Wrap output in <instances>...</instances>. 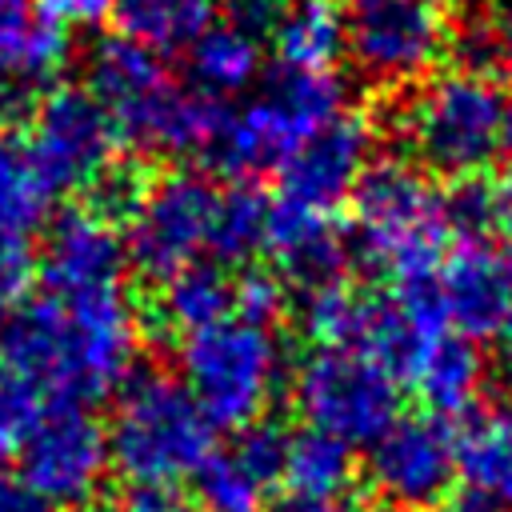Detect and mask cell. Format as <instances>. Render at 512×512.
Wrapping results in <instances>:
<instances>
[{
    "mask_svg": "<svg viewBox=\"0 0 512 512\" xmlns=\"http://www.w3.org/2000/svg\"><path fill=\"white\" fill-rule=\"evenodd\" d=\"M128 244L108 208H72L52 220L44 244V288L48 292H100L124 288Z\"/></svg>",
    "mask_w": 512,
    "mask_h": 512,
    "instance_id": "obj_15",
    "label": "cell"
},
{
    "mask_svg": "<svg viewBox=\"0 0 512 512\" xmlns=\"http://www.w3.org/2000/svg\"><path fill=\"white\" fill-rule=\"evenodd\" d=\"M264 28L224 12L220 20H212L192 44H188V72H192V88L228 100L248 92L260 72H264Z\"/></svg>",
    "mask_w": 512,
    "mask_h": 512,
    "instance_id": "obj_21",
    "label": "cell"
},
{
    "mask_svg": "<svg viewBox=\"0 0 512 512\" xmlns=\"http://www.w3.org/2000/svg\"><path fill=\"white\" fill-rule=\"evenodd\" d=\"M236 312L260 324H272L284 312V280L272 272H248L236 280Z\"/></svg>",
    "mask_w": 512,
    "mask_h": 512,
    "instance_id": "obj_32",
    "label": "cell"
},
{
    "mask_svg": "<svg viewBox=\"0 0 512 512\" xmlns=\"http://www.w3.org/2000/svg\"><path fill=\"white\" fill-rule=\"evenodd\" d=\"M232 312H236V280L212 260L188 264V268L172 272L168 280H160L156 320H160V328H168L176 336L200 332Z\"/></svg>",
    "mask_w": 512,
    "mask_h": 512,
    "instance_id": "obj_26",
    "label": "cell"
},
{
    "mask_svg": "<svg viewBox=\"0 0 512 512\" xmlns=\"http://www.w3.org/2000/svg\"><path fill=\"white\" fill-rule=\"evenodd\" d=\"M372 148H376L372 120L356 108L336 112L280 168V196L276 200L336 216V208L352 200L360 176L368 172Z\"/></svg>",
    "mask_w": 512,
    "mask_h": 512,
    "instance_id": "obj_14",
    "label": "cell"
},
{
    "mask_svg": "<svg viewBox=\"0 0 512 512\" xmlns=\"http://www.w3.org/2000/svg\"><path fill=\"white\" fill-rule=\"evenodd\" d=\"M32 284V252L28 240L0 236V324L24 304Z\"/></svg>",
    "mask_w": 512,
    "mask_h": 512,
    "instance_id": "obj_31",
    "label": "cell"
},
{
    "mask_svg": "<svg viewBox=\"0 0 512 512\" xmlns=\"http://www.w3.org/2000/svg\"><path fill=\"white\" fill-rule=\"evenodd\" d=\"M344 80L336 72H276L240 112H228L216 160L236 176L280 172L292 152L344 112Z\"/></svg>",
    "mask_w": 512,
    "mask_h": 512,
    "instance_id": "obj_7",
    "label": "cell"
},
{
    "mask_svg": "<svg viewBox=\"0 0 512 512\" xmlns=\"http://www.w3.org/2000/svg\"><path fill=\"white\" fill-rule=\"evenodd\" d=\"M484 372L488 368H484L480 348L456 336L452 328H440L416 348L400 384H408L436 416H456L476 404L484 388Z\"/></svg>",
    "mask_w": 512,
    "mask_h": 512,
    "instance_id": "obj_19",
    "label": "cell"
},
{
    "mask_svg": "<svg viewBox=\"0 0 512 512\" xmlns=\"http://www.w3.org/2000/svg\"><path fill=\"white\" fill-rule=\"evenodd\" d=\"M44 416H48V396L24 372L0 360V460L20 456Z\"/></svg>",
    "mask_w": 512,
    "mask_h": 512,
    "instance_id": "obj_30",
    "label": "cell"
},
{
    "mask_svg": "<svg viewBox=\"0 0 512 512\" xmlns=\"http://www.w3.org/2000/svg\"><path fill=\"white\" fill-rule=\"evenodd\" d=\"M120 36L152 52H188V44L212 24L208 0H116Z\"/></svg>",
    "mask_w": 512,
    "mask_h": 512,
    "instance_id": "obj_28",
    "label": "cell"
},
{
    "mask_svg": "<svg viewBox=\"0 0 512 512\" xmlns=\"http://www.w3.org/2000/svg\"><path fill=\"white\" fill-rule=\"evenodd\" d=\"M0 512H56V504H48L20 472L0 468Z\"/></svg>",
    "mask_w": 512,
    "mask_h": 512,
    "instance_id": "obj_34",
    "label": "cell"
},
{
    "mask_svg": "<svg viewBox=\"0 0 512 512\" xmlns=\"http://www.w3.org/2000/svg\"><path fill=\"white\" fill-rule=\"evenodd\" d=\"M264 248L272 252L276 272L284 280L312 292L344 280L352 240L336 228L332 212H312L288 200H272L264 220Z\"/></svg>",
    "mask_w": 512,
    "mask_h": 512,
    "instance_id": "obj_17",
    "label": "cell"
},
{
    "mask_svg": "<svg viewBox=\"0 0 512 512\" xmlns=\"http://www.w3.org/2000/svg\"><path fill=\"white\" fill-rule=\"evenodd\" d=\"M488 44L500 56L508 80H512V0H496L492 20H488Z\"/></svg>",
    "mask_w": 512,
    "mask_h": 512,
    "instance_id": "obj_35",
    "label": "cell"
},
{
    "mask_svg": "<svg viewBox=\"0 0 512 512\" xmlns=\"http://www.w3.org/2000/svg\"><path fill=\"white\" fill-rule=\"evenodd\" d=\"M180 384L212 428H252L284 384V344L272 324L240 312L180 336Z\"/></svg>",
    "mask_w": 512,
    "mask_h": 512,
    "instance_id": "obj_6",
    "label": "cell"
},
{
    "mask_svg": "<svg viewBox=\"0 0 512 512\" xmlns=\"http://www.w3.org/2000/svg\"><path fill=\"white\" fill-rule=\"evenodd\" d=\"M140 320L124 288L40 292L0 324V360L56 404L84 408L132 380Z\"/></svg>",
    "mask_w": 512,
    "mask_h": 512,
    "instance_id": "obj_1",
    "label": "cell"
},
{
    "mask_svg": "<svg viewBox=\"0 0 512 512\" xmlns=\"http://www.w3.org/2000/svg\"><path fill=\"white\" fill-rule=\"evenodd\" d=\"M352 244L388 280H432L452 248V196L412 160H372L352 192Z\"/></svg>",
    "mask_w": 512,
    "mask_h": 512,
    "instance_id": "obj_3",
    "label": "cell"
},
{
    "mask_svg": "<svg viewBox=\"0 0 512 512\" xmlns=\"http://www.w3.org/2000/svg\"><path fill=\"white\" fill-rule=\"evenodd\" d=\"M36 4H40V16L60 32L96 28L116 12V0H36Z\"/></svg>",
    "mask_w": 512,
    "mask_h": 512,
    "instance_id": "obj_33",
    "label": "cell"
},
{
    "mask_svg": "<svg viewBox=\"0 0 512 512\" xmlns=\"http://www.w3.org/2000/svg\"><path fill=\"white\" fill-rule=\"evenodd\" d=\"M68 60V32L40 16L36 0H0V88L8 96L52 80Z\"/></svg>",
    "mask_w": 512,
    "mask_h": 512,
    "instance_id": "obj_22",
    "label": "cell"
},
{
    "mask_svg": "<svg viewBox=\"0 0 512 512\" xmlns=\"http://www.w3.org/2000/svg\"><path fill=\"white\" fill-rule=\"evenodd\" d=\"M460 476V436L436 412L396 416L368 444V484L396 512L436 508Z\"/></svg>",
    "mask_w": 512,
    "mask_h": 512,
    "instance_id": "obj_11",
    "label": "cell"
},
{
    "mask_svg": "<svg viewBox=\"0 0 512 512\" xmlns=\"http://www.w3.org/2000/svg\"><path fill=\"white\" fill-rule=\"evenodd\" d=\"M456 44V20L444 0L356 4L344 24V56L372 88H416L440 72Z\"/></svg>",
    "mask_w": 512,
    "mask_h": 512,
    "instance_id": "obj_8",
    "label": "cell"
},
{
    "mask_svg": "<svg viewBox=\"0 0 512 512\" xmlns=\"http://www.w3.org/2000/svg\"><path fill=\"white\" fill-rule=\"evenodd\" d=\"M372 308H376V292H360V288L336 280V284L304 292L300 324L320 348L360 352L364 336H368V324H372Z\"/></svg>",
    "mask_w": 512,
    "mask_h": 512,
    "instance_id": "obj_29",
    "label": "cell"
},
{
    "mask_svg": "<svg viewBox=\"0 0 512 512\" xmlns=\"http://www.w3.org/2000/svg\"><path fill=\"white\" fill-rule=\"evenodd\" d=\"M292 404L304 428L328 432L352 448L372 444L392 428L400 416V384L364 352L316 348L292 372Z\"/></svg>",
    "mask_w": 512,
    "mask_h": 512,
    "instance_id": "obj_9",
    "label": "cell"
},
{
    "mask_svg": "<svg viewBox=\"0 0 512 512\" xmlns=\"http://www.w3.org/2000/svg\"><path fill=\"white\" fill-rule=\"evenodd\" d=\"M268 512H356V508H348V504H340V500H308V496H288V500H280L276 508H268Z\"/></svg>",
    "mask_w": 512,
    "mask_h": 512,
    "instance_id": "obj_37",
    "label": "cell"
},
{
    "mask_svg": "<svg viewBox=\"0 0 512 512\" xmlns=\"http://www.w3.org/2000/svg\"><path fill=\"white\" fill-rule=\"evenodd\" d=\"M88 80L96 100L112 112L120 132L172 84L164 56L128 40V36H104L88 56Z\"/></svg>",
    "mask_w": 512,
    "mask_h": 512,
    "instance_id": "obj_20",
    "label": "cell"
},
{
    "mask_svg": "<svg viewBox=\"0 0 512 512\" xmlns=\"http://www.w3.org/2000/svg\"><path fill=\"white\" fill-rule=\"evenodd\" d=\"M492 228L512 244V176L492 188Z\"/></svg>",
    "mask_w": 512,
    "mask_h": 512,
    "instance_id": "obj_36",
    "label": "cell"
},
{
    "mask_svg": "<svg viewBox=\"0 0 512 512\" xmlns=\"http://www.w3.org/2000/svg\"><path fill=\"white\" fill-rule=\"evenodd\" d=\"M128 512H180L172 492H128Z\"/></svg>",
    "mask_w": 512,
    "mask_h": 512,
    "instance_id": "obj_38",
    "label": "cell"
},
{
    "mask_svg": "<svg viewBox=\"0 0 512 512\" xmlns=\"http://www.w3.org/2000/svg\"><path fill=\"white\" fill-rule=\"evenodd\" d=\"M432 296L456 336L472 344H512V260L500 248L476 236L448 248L432 272Z\"/></svg>",
    "mask_w": 512,
    "mask_h": 512,
    "instance_id": "obj_13",
    "label": "cell"
},
{
    "mask_svg": "<svg viewBox=\"0 0 512 512\" xmlns=\"http://www.w3.org/2000/svg\"><path fill=\"white\" fill-rule=\"evenodd\" d=\"M284 440L288 432L260 420L244 428L232 448L212 452L192 476L200 512H268L264 500L268 488L280 480Z\"/></svg>",
    "mask_w": 512,
    "mask_h": 512,
    "instance_id": "obj_16",
    "label": "cell"
},
{
    "mask_svg": "<svg viewBox=\"0 0 512 512\" xmlns=\"http://www.w3.org/2000/svg\"><path fill=\"white\" fill-rule=\"evenodd\" d=\"M356 4H376V0H356Z\"/></svg>",
    "mask_w": 512,
    "mask_h": 512,
    "instance_id": "obj_42",
    "label": "cell"
},
{
    "mask_svg": "<svg viewBox=\"0 0 512 512\" xmlns=\"http://www.w3.org/2000/svg\"><path fill=\"white\" fill-rule=\"evenodd\" d=\"M56 184L20 132H0V236L28 240L56 204Z\"/></svg>",
    "mask_w": 512,
    "mask_h": 512,
    "instance_id": "obj_24",
    "label": "cell"
},
{
    "mask_svg": "<svg viewBox=\"0 0 512 512\" xmlns=\"http://www.w3.org/2000/svg\"><path fill=\"white\" fill-rule=\"evenodd\" d=\"M508 100L496 76L476 64L440 68L428 76L400 112V132L412 164L428 176L476 180L504 152Z\"/></svg>",
    "mask_w": 512,
    "mask_h": 512,
    "instance_id": "obj_5",
    "label": "cell"
},
{
    "mask_svg": "<svg viewBox=\"0 0 512 512\" xmlns=\"http://www.w3.org/2000/svg\"><path fill=\"white\" fill-rule=\"evenodd\" d=\"M504 156H512V104H508V120H504Z\"/></svg>",
    "mask_w": 512,
    "mask_h": 512,
    "instance_id": "obj_40",
    "label": "cell"
},
{
    "mask_svg": "<svg viewBox=\"0 0 512 512\" xmlns=\"http://www.w3.org/2000/svg\"><path fill=\"white\" fill-rule=\"evenodd\" d=\"M108 456L128 492H172L216 452V428L168 372L132 376L112 408Z\"/></svg>",
    "mask_w": 512,
    "mask_h": 512,
    "instance_id": "obj_4",
    "label": "cell"
},
{
    "mask_svg": "<svg viewBox=\"0 0 512 512\" xmlns=\"http://www.w3.org/2000/svg\"><path fill=\"white\" fill-rule=\"evenodd\" d=\"M108 472V432L88 408L76 404H56L20 452V476L56 508H84L96 500Z\"/></svg>",
    "mask_w": 512,
    "mask_h": 512,
    "instance_id": "obj_12",
    "label": "cell"
},
{
    "mask_svg": "<svg viewBox=\"0 0 512 512\" xmlns=\"http://www.w3.org/2000/svg\"><path fill=\"white\" fill-rule=\"evenodd\" d=\"M344 16L332 0H292L276 12L268 40L284 72H332L344 56Z\"/></svg>",
    "mask_w": 512,
    "mask_h": 512,
    "instance_id": "obj_23",
    "label": "cell"
},
{
    "mask_svg": "<svg viewBox=\"0 0 512 512\" xmlns=\"http://www.w3.org/2000/svg\"><path fill=\"white\" fill-rule=\"evenodd\" d=\"M460 480L468 496L512 512V400L476 416L460 436Z\"/></svg>",
    "mask_w": 512,
    "mask_h": 512,
    "instance_id": "obj_25",
    "label": "cell"
},
{
    "mask_svg": "<svg viewBox=\"0 0 512 512\" xmlns=\"http://www.w3.org/2000/svg\"><path fill=\"white\" fill-rule=\"evenodd\" d=\"M4 100H8V92H4V88H0V104H4Z\"/></svg>",
    "mask_w": 512,
    "mask_h": 512,
    "instance_id": "obj_41",
    "label": "cell"
},
{
    "mask_svg": "<svg viewBox=\"0 0 512 512\" xmlns=\"http://www.w3.org/2000/svg\"><path fill=\"white\" fill-rule=\"evenodd\" d=\"M124 224L128 264L168 280L188 264H236L264 248L268 200L248 184H220L200 168H168L132 188Z\"/></svg>",
    "mask_w": 512,
    "mask_h": 512,
    "instance_id": "obj_2",
    "label": "cell"
},
{
    "mask_svg": "<svg viewBox=\"0 0 512 512\" xmlns=\"http://www.w3.org/2000/svg\"><path fill=\"white\" fill-rule=\"evenodd\" d=\"M452 512H500V508H496V504H488V500H480V496H468V492H464V496L456 500V508H452Z\"/></svg>",
    "mask_w": 512,
    "mask_h": 512,
    "instance_id": "obj_39",
    "label": "cell"
},
{
    "mask_svg": "<svg viewBox=\"0 0 512 512\" xmlns=\"http://www.w3.org/2000/svg\"><path fill=\"white\" fill-rule=\"evenodd\" d=\"M224 120H228V108L192 88V84H168L128 128H124V140L156 152V156H168V160H192V156H216V144H220V132H224Z\"/></svg>",
    "mask_w": 512,
    "mask_h": 512,
    "instance_id": "obj_18",
    "label": "cell"
},
{
    "mask_svg": "<svg viewBox=\"0 0 512 512\" xmlns=\"http://www.w3.org/2000/svg\"><path fill=\"white\" fill-rule=\"evenodd\" d=\"M32 148L48 168L52 184L64 188H108L116 180V156L124 132L92 88H52L32 116Z\"/></svg>",
    "mask_w": 512,
    "mask_h": 512,
    "instance_id": "obj_10",
    "label": "cell"
},
{
    "mask_svg": "<svg viewBox=\"0 0 512 512\" xmlns=\"http://www.w3.org/2000/svg\"><path fill=\"white\" fill-rule=\"evenodd\" d=\"M280 480L288 484L292 496L340 500V492L352 484V448L328 432L300 428L284 440Z\"/></svg>",
    "mask_w": 512,
    "mask_h": 512,
    "instance_id": "obj_27",
    "label": "cell"
}]
</instances>
